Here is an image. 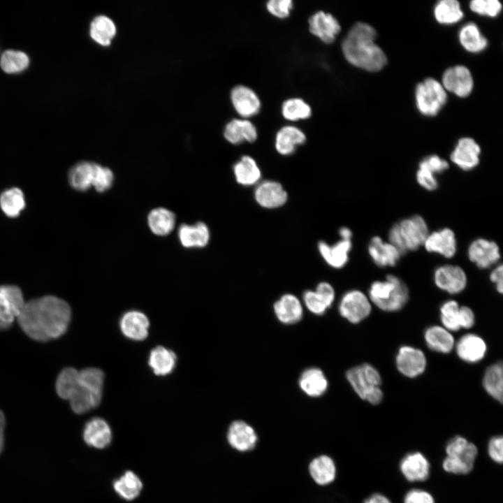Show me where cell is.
I'll use <instances>...</instances> for the list:
<instances>
[{"mask_svg": "<svg viewBox=\"0 0 503 503\" xmlns=\"http://www.w3.org/2000/svg\"><path fill=\"white\" fill-rule=\"evenodd\" d=\"M71 319V307L65 300L54 296H45L26 302L17 322L31 339L47 342L63 335Z\"/></svg>", "mask_w": 503, "mask_h": 503, "instance_id": "6da1fadb", "label": "cell"}, {"mask_svg": "<svg viewBox=\"0 0 503 503\" xmlns=\"http://www.w3.org/2000/svg\"><path fill=\"white\" fill-rule=\"evenodd\" d=\"M104 377L103 372L99 368L77 370L66 367L57 378L56 391L61 398L69 402L75 413L85 414L101 403Z\"/></svg>", "mask_w": 503, "mask_h": 503, "instance_id": "7a4b0ae2", "label": "cell"}, {"mask_svg": "<svg viewBox=\"0 0 503 503\" xmlns=\"http://www.w3.org/2000/svg\"><path fill=\"white\" fill-rule=\"evenodd\" d=\"M375 29L364 22L356 23L342 43V52L352 65L368 71L381 70L387 59L383 50L374 43Z\"/></svg>", "mask_w": 503, "mask_h": 503, "instance_id": "3957f363", "label": "cell"}, {"mask_svg": "<svg viewBox=\"0 0 503 503\" xmlns=\"http://www.w3.org/2000/svg\"><path fill=\"white\" fill-rule=\"evenodd\" d=\"M368 293L370 302L386 312H395L402 309L409 296L406 284L393 275H387L384 280L373 282Z\"/></svg>", "mask_w": 503, "mask_h": 503, "instance_id": "277c9868", "label": "cell"}, {"mask_svg": "<svg viewBox=\"0 0 503 503\" xmlns=\"http://www.w3.org/2000/svg\"><path fill=\"white\" fill-rule=\"evenodd\" d=\"M428 234L425 220L420 215H414L391 226L388 232V242L403 254L423 245Z\"/></svg>", "mask_w": 503, "mask_h": 503, "instance_id": "5b68a950", "label": "cell"}, {"mask_svg": "<svg viewBox=\"0 0 503 503\" xmlns=\"http://www.w3.org/2000/svg\"><path fill=\"white\" fill-rule=\"evenodd\" d=\"M445 453L442 462L444 471L454 475H466L473 470L479 451L475 444L457 435L447 442Z\"/></svg>", "mask_w": 503, "mask_h": 503, "instance_id": "8992f818", "label": "cell"}, {"mask_svg": "<svg viewBox=\"0 0 503 503\" xmlns=\"http://www.w3.org/2000/svg\"><path fill=\"white\" fill-rule=\"evenodd\" d=\"M346 377L356 393L363 400L377 405L381 402L384 394L380 386L379 371L370 363H363L348 370Z\"/></svg>", "mask_w": 503, "mask_h": 503, "instance_id": "52a82bcc", "label": "cell"}, {"mask_svg": "<svg viewBox=\"0 0 503 503\" xmlns=\"http://www.w3.org/2000/svg\"><path fill=\"white\" fill-rule=\"evenodd\" d=\"M446 100V90L440 82L433 78H427L416 87V106L424 115H436Z\"/></svg>", "mask_w": 503, "mask_h": 503, "instance_id": "ba28073f", "label": "cell"}, {"mask_svg": "<svg viewBox=\"0 0 503 503\" xmlns=\"http://www.w3.org/2000/svg\"><path fill=\"white\" fill-rule=\"evenodd\" d=\"M25 302L19 287L0 286V330L9 328L17 320Z\"/></svg>", "mask_w": 503, "mask_h": 503, "instance_id": "9c48e42d", "label": "cell"}, {"mask_svg": "<svg viewBox=\"0 0 503 503\" xmlns=\"http://www.w3.org/2000/svg\"><path fill=\"white\" fill-rule=\"evenodd\" d=\"M340 315L351 323L365 319L372 311L369 298L359 290H350L342 297L339 307Z\"/></svg>", "mask_w": 503, "mask_h": 503, "instance_id": "30bf717a", "label": "cell"}, {"mask_svg": "<svg viewBox=\"0 0 503 503\" xmlns=\"http://www.w3.org/2000/svg\"><path fill=\"white\" fill-rule=\"evenodd\" d=\"M226 440L232 449L240 453H247L256 448L258 437L255 429L249 423L237 419L228 425Z\"/></svg>", "mask_w": 503, "mask_h": 503, "instance_id": "8fae6325", "label": "cell"}, {"mask_svg": "<svg viewBox=\"0 0 503 503\" xmlns=\"http://www.w3.org/2000/svg\"><path fill=\"white\" fill-rule=\"evenodd\" d=\"M395 365L403 376L415 378L425 372L427 360L422 350L411 346L403 345L399 348L396 354Z\"/></svg>", "mask_w": 503, "mask_h": 503, "instance_id": "7c38bea8", "label": "cell"}, {"mask_svg": "<svg viewBox=\"0 0 503 503\" xmlns=\"http://www.w3.org/2000/svg\"><path fill=\"white\" fill-rule=\"evenodd\" d=\"M433 280L439 289L450 294L462 292L467 284V277L464 270L452 264L437 267L433 273Z\"/></svg>", "mask_w": 503, "mask_h": 503, "instance_id": "4fadbf2b", "label": "cell"}, {"mask_svg": "<svg viewBox=\"0 0 503 503\" xmlns=\"http://www.w3.org/2000/svg\"><path fill=\"white\" fill-rule=\"evenodd\" d=\"M399 469L409 482L425 481L430 475L431 465L428 458L420 451H412L404 455L400 461Z\"/></svg>", "mask_w": 503, "mask_h": 503, "instance_id": "5bb4252c", "label": "cell"}, {"mask_svg": "<svg viewBox=\"0 0 503 503\" xmlns=\"http://www.w3.org/2000/svg\"><path fill=\"white\" fill-rule=\"evenodd\" d=\"M467 256L479 268L486 269L498 262L500 251L496 242L480 238L469 244Z\"/></svg>", "mask_w": 503, "mask_h": 503, "instance_id": "9a60e30c", "label": "cell"}, {"mask_svg": "<svg viewBox=\"0 0 503 503\" xmlns=\"http://www.w3.org/2000/svg\"><path fill=\"white\" fill-rule=\"evenodd\" d=\"M445 90L459 97L469 96L473 89V78L469 70L464 66L448 68L443 74L442 85Z\"/></svg>", "mask_w": 503, "mask_h": 503, "instance_id": "2e32d148", "label": "cell"}, {"mask_svg": "<svg viewBox=\"0 0 503 503\" xmlns=\"http://www.w3.org/2000/svg\"><path fill=\"white\" fill-rule=\"evenodd\" d=\"M254 198L262 207L275 209L286 203L288 194L279 182L265 180L258 183L254 191Z\"/></svg>", "mask_w": 503, "mask_h": 503, "instance_id": "e0dca14e", "label": "cell"}, {"mask_svg": "<svg viewBox=\"0 0 503 503\" xmlns=\"http://www.w3.org/2000/svg\"><path fill=\"white\" fill-rule=\"evenodd\" d=\"M423 246L430 253L438 254L446 258H451L457 252L455 235L451 228L439 229L428 234Z\"/></svg>", "mask_w": 503, "mask_h": 503, "instance_id": "ac0fdd59", "label": "cell"}, {"mask_svg": "<svg viewBox=\"0 0 503 503\" xmlns=\"http://www.w3.org/2000/svg\"><path fill=\"white\" fill-rule=\"evenodd\" d=\"M454 347L458 358L467 363L480 362L487 352L485 340L474 333H467L462 336Z\"/></svg>", "mask_w": 503, "mask_h": 503, "instance_id": "d6986e66", "label": "cell"}, {"mask_svg": "<svg viewBox=\"0 0 503 503\" xmlns=\"http://www.w3.org/2000/svg\"><path fill=\"white\" fill-rule=\"evenodd\" d=\"M309 29L325 43H331L340 33L341 27L337 20L330 13L320 10L309 18Z\"/></svg>", "mask_w": 503, "mask_h": 503, "instance_id": "ffe728a7", "label": "cell"}, {"mask_svg": "<svg viewBox=\"0 0 503 503\" xmlns=\"http://www.w3.org/2000/svg\"><path fill=\"white\" fill-rule=\"evenodd\" d=\"M481 148L471 138H462L456 144L451 154V160L460 169L468 171L479 163Z\"/></svg>", "mask_w": 503, "mask_h": 503, "instance_id": "44dd1931", "label": "cell"}, {"mask_svg": "<svg viewBox=\"0 0 503 503\" xmlns=\"http://www.w3.org/2000/svg\"><path fill=\"white\" fill-rule=\"evenodd\" d=\"M119 323L121 332L129 340L141 341L148 335L150 321L142 312L130 310L125 312Z\"/></svg>", "mask_w": 503, "mask_h": 503, "instance_id": "7402d4cb", "label": "cell"}, {"mask_svg": "<svg viewBox=\"0 0 503 503\" xmlns=\"http://www.w3.org/2000/svg\"><path fill=\"white\" fill-rule=\"evenodd\" d=\"M367 249L372 261L381 268L395 265L402 255L391 243L379 236L371 238Z\"/></svg>", "mask_w": 503, "mask_h": 503, "instance_id": "603a6c76", "label": "cell"}, {"mask_svg": "<svg viewBox=\"0 0 503 503\" xmlns=\"http://www.w3.org/2000/svg\"><path fill=\"white\" fill-rule=\"evenodd\" d=\"M112 437V430L109 424L101 418H92L85 425L83 439L89 446L99 449H104L111 443Z\"/></svg>", "mask_w": 503, "mask_h": 503, "instance_id": "cb8c5ba5", "label": "cell"}, {"mask_svg": "<svg viewBox=\"0 0 503 503\" xmlns=\"http://www.w3.org/2000/svg\"><path fill=\"white\" fill-rule=\"evenodd\" d=\"M231 99L237 112L243 117L256 115L261 108L257 94L249 87L237 85L231 92Z\"/></svg>", "mask_w": 503, "mask_h": 503, "instance_id": "d4e9b609", "label": "cell"}, {"mask_svg": "<svg viewBox=\"0 0 503 503\" xmlns=\"http://www.w3.org/2000/svg\"><path fill=\"white\" fill-rule=\"evenodd\" d=\"M308 473L312 481L320 486H326L334 482L337 469L334 460L327 455H320L308 464Z\"/></svg>", "mask_w": 503, "mask_h": 503, "instance_id": "484cf974", "label": "cell"}, {"mask_svg": "<svg viewBox=\"0 0 503 503\" xmlns=\"http://www.w3.org/2000/svg\"><path fill=\"white\" fill-rule=\"evenodd\" d=\"M351 248L352 242L350 240L340 239L333 245L324 241H320L318 244L321 256L330 266L334 268H342L347 264Z\"/></svg>", "mask_w": 503, "mask_h": 503, "instance_id": "4316f807", "label": "cell"}, {"mask_svg": "<svg viewBox=\"0 0 503 503\" xmlns=\"http://www.w3.org/2000/svg\"><path fill=\"white\" fill-rule=\"evenodd\" d=\"M274 312L277 319L285 324L297 323L303 314L300 300L291 293L283 295L275 302Z\"/></svg>", "mask_w": 503, "mask_h": 503, "instance_id": "83f0119b", "label": "cell"}, {"mask_svg": "<svg viewBox=\"0 0 503 503\" xmlns=\"http://www.w3.org/2000/svg\"><path fill=\"white\" fill-rule=\"evenodd\" d=\"M210 230L203 222L193 225L182 224L178 229V238L181 245L187 248L204 247L210 241Z\"/></svg>", "mask_w": 503, "mask_h": 503, "instance_id": "f1b7e54d", "label": "cell"}, {"mask_svg": "<svg viewBox=\"0 0 503 503\" xmlns=\"http://www.w3.org/2000/svg\"><path fill=\"white\" fill-rule=\"evenodd\" d=\"M225 138L232 144L238 145L245 141L254 142L257 138L255 126L247 119H233L224 129Z\"/></svg>", "mask_w": 503, "mask_h": 503, "instance_id": "f546056e", "label": "cell"}, {"mask_svg": "<svg viewBox=\"0 0 503 503\" xmlns=\"http://www.w3.org/2000/svg\"><path fill=\"white\" fill-rule=\"evenodd\" d=\"M424 340L430 349L441 353H449L455 347V340L451 333L440 326L435 325L426 328Z\"/></svg>", "mask_w": 503, "mask_h": 503, "instance_id": "4dcf8cb0", "label": "cell"}, {"mask_svg": "<svg viewBox=\"0 0 503 503\" xmlns=\"http://www.w3.org/2000/svg\"><path fill=\"white\" fill-rule=\"evenodd\" d=\"M298 384L306 395L313 398L323 395L328 386L325 374L316 367L305 370L300 377Z\"/></svg>", "mask_w": 503, "mask_h": 503, "instance_id": "1f68e13d", "label": "cell"}, {"mask_svg": "<svg viewBox=\"0 0 503 503\" xmlns=\"http://www.w3.org/2000/svg\"><path fill=\"white\" fill-rule=\"evenodd\" d=\"M305 141L306 136L300 129L293 126H285L277 133L275 148L282 155H290L298 145H302Z\"/></svg>", "mask_w": 503, "mask_h": 503, "instance_id": "d6a6232c", "label": "cell"}, {"mask_svg": "<svg viewBox=\"0 0 503 503\" xmlns=\"http://www.w3.org/2000/svg\"><path fill=\"white\" fill-rule=\"evenodd\" d=\"M176 363L175 353L162 346L152 349L148 357V364L150 368L158 376L171 374L175 367Z\"/></svg>", "mask_w": 503, "mask_h": 503, "instance_id": "836d02e7", "label": "cell"}, {"mask_svg": "<svg viewBox=\"0 0 503 503\" xmlns=\"http://www.w3.org/2000/svg\"><path fill=\"white\" fill-rule=\"evenodd\" d=\"M233 174L236 182L245 187L258 184L261 171L256 161L249 156H243L233 166Z\"/></svg>", "mask_w": 503, "mask_h": 503, "instance_id": "e575fe53", "label": "cell"}, {"mask_svg": "<svg viewBox=\"0 0 503 503\" xmlns=\"http://www.w3.org/2000/svg\"><path fill=\"white\" fill-rule=\"evenodd\" d=\"M482 385L485 391L494 400H503V367L501 362L493 363L486 370Z\"/></svg>", "mask_w": 503, "mask_h": 503, "instance_id": "d590c367", "label": "cell"}, {"mask_svg": "<svg viewBox=\"0 0 503 503\" xmlns=\"http://www.w3.org/2000/svg\"><path fill=\"white\" fill-rule=\"evenodd\" d=\"M147 224L154 234L166 235L175 227V216L173 212L165 207L154 208L147 216Z\"/></svg>", "mask_w": 503, "mask_h": 503, "instance_id": "8d00e7d4", "label": "cell"}, {"mask_svg": "<svg viewBox=\"0 0 503 503\" xmlns=\"http://www.w3.org/2000/svg\"><path fill=\"white\" fill-rule=\"evenodd\" d=\"M116 33V26L109 17L103 15L96 16L90 24L89 34L92 38L102 45H108Z\"/></svg>", "mask_w": 503, "mask_h": 503, "instance_id": "74e56055", "label": "cell"}, {"mask_svg": "<svg viewBox=\"0 0 503 503\" xmlns=\"http://www.w3.org/2000/svg\"><path fill=\"white\" fill-rule=\"evenodd\" d=\"M113 488L120 497L130 501L140 495L143 483L134 472L126 471L113 482Z\"/></svg>", "mask_w": 503, "mask_h": 503, "instance_id": "f35d334b", "label": "cell"}, {"mask_svg": "<svg viewBox=\"0 0 503 503\" xmlns=\"http://www.w3.org/2000/svg\"><path fill=\"white\" fill-rule=\"evenodd\" d=\"M94 163L81 161L74 165L68 173L71 186L77 191H87L92 184Z\"/></svg>", "mask_w": 503, "mask_h": 503, "instance_id": "ab89813d", "label": "cell"}, {"mask_svg": "<svg viewBox=\"0 0 503 503\" xmlns=\"http://www.w3.org/2000/svg\"><path fill=\"white\" fill-rule=\"evenodd\" d=\"M26 205L25 198L21 189L13 187L3 191L0 195V207L8 217L20 215Z\"/></svg>", "mask_w": 503, "mask_h": 503, "instance_id": "60d3db41", "label": "cell"}, {"mask_svg": "<svg viewBox=\"0 0 503 503\" xmlns=\"http://www.w3.org/2000/svg\"><path fill=\"white\" fill-rule=\"evenodd\" d=\"M459 40L465 50L470 52H479L487 45V39L481 34L478 27L472 22L467 23L459 32Z\"/></svg>", "mask_w": 503, "mask_h": 503, "instance_id": "b9f144b4", "label": "cell"}, {"mask_svg": "<svg viewBox=\"0 0 503 503\" xmlns=\"http://www.w3.org/2000/svg\"><path fill=\"white\" fill-rule=\"evenodd\" d=\"M29 64V56L20 50H7L2 53L0 59L1 69L9 74L22 72Z\"/></svg>", "mask_w": 503, "mask_h": 503, "instance_id": "7bdbcfd3", "label": "cell"}, {"mask_svg": "<svg viewBox=\"0 0 503 503\" xmlns=\"http://www.w3.org/2000/svg\"><path fill=\"white\" fill-rule=\"evenodd\" d=\"M435 17L441 24H451L460 21L463 13L458 1L455 0H442L435 7Z\"/></svg>", "mask_w": 503, "mask_h": 503, "instance_id": "ee69618b", "label": "cell"}, {"mask_svg": "<svg viewBox=\"0 0 503 503\" xmlns=\"http://www.w3.org/2000/svg\"><path fill=\"white\" fill-rule=\"evenodd\" d=\"M460 307L457 301L449 300L443 302L439 308L440 320L443 327L450 332H455L461 329Z\"/></svg>", "mask_w": 503, "mask_h": 503, "instance_id": "f6af8a7d", "label": "cell"}, {"mask_svg": "<svg viewBox=\"0 0 503 503\" xmlns=\"http://www.w3.org/2000/svg\"><path fill=\"white\" fill-rule=\"evenodd\" d=\"M282 113L285 119L296 121L309 118L312 109L302 99L292 98L283 103Z\"/></svg>", "mask_w": 503, "mask_h": 503, "instance_id": "bcb514c9", "label": "cell"}, {"mask_svg": "<svg viewBox=\"0 0 503 503\" xmlns=\"http://www.w3.org/2000/svg\"><path fill=\"white\" fill-rule=\"evenodd\" d=\"M114 175L107 167L94 163L92 187L99 192L108 190L113 183Z\"/></svg>", "mask_w": 503, "mask_h": 503, "instance_id": "7dc6e473", "label": "cell"}, {"mask_svg": "<svg viewBox=\"0 0 503 503\" xmlns=\"http://www.w3.org/2000/svg\"><path fill=\"white\" fill-rule=\"evenodd\" d=\"M469 6L473 12L489 17L497 16L502 10V4L497 0H474Z\"/></svg>", "mask_w": 503, "mask_h": 503, "instance_id": "c3c4849f", "label": "cell"}, {"mask_svg": "<svg viewBox=\"0 0 503 503\" xmlns=\"http://www.w3.org/2000/svg\"><path fill=\"white\" fill-rule=\"evenodd\" d=\"M302 298L306 307L314 314H323L329 308L325 300L315 291H305Z\"/></svg>", "mask_w": 503, "mask_h": 503, "instance_id": "681fc988", "label": "cell"}, {"mask_svg": "<svg viewBox=\"0 0 503 503\" xmlns=\"http://www.w3.org/2000/svg\"><path fill=\"white\" fill-rule=\"evenodd\" d=\"M449 163L437 155L425 157L418 165V168L425 169L434 175L443 173L449 168Z\"/></svg>", "mask_w": 503, "mask_h": 503, "instance_id": "f907efd6", "label": "cell"}, {"mask_svg": "<svg viewBox=\"0 0 503 503\" xmlns=\"http://www.w3.org/2000/svg\"><path fill=\"white\" fill-rule=\"evenodd\" d=\"M403 503H435L433 495L422 488H412L404 495Z\"/></svg>", "mask_w": 503, "mask_h": 503, "instance_id": "816d5d0a", "label": "cell"}, {"mask_svg": "<svg viewBox=\"0 0 503 503\" xmlns=\"http://www.w3.org/2000/svg\"><path fill=\"white\" fill-rule=\"evenodd\" d=\"M268 10L274 16L284 18L289 15L293 8L291 0H270L267 2Z\"/></svg>", "mask_w": 503, "mask_h": 503, "instance_id": "f5cc1de1", "label": "cell"}, {"mask_svg": "<svg viewBox=\"0 0 503 503\" xmlns=\"http://www.w3.org/2000/svg\"><path fill=\"white\" fill-rule=\"evenodd\" d=\"M487 453L489 458L495 463L502 464L503 461V437L502 435L492 437L487 444Z\"/></svg>", "mask_w": 503, "mask_h": 503, "instance_id": "db71d44e", "label": "cell"}, {"mask_svg": "<svg viewBox=\"0 0 503 503\" xmlns=\"http://www.w3.org/2000/svg\"><path fill=\"white\" fill-rule=\"evenodd\" d=\"M416 178L418 184L428 191L437 189L439 184L435 175L423 168H418Z\"/></svg>", "mask_w": 503, "mask_h": 503, "instance_id": "11a10c76", "label": "cell"}, {"mask_svg": "<svg viewBox=\"0 0 503 503\" xmlns=\"http://www.w3.org/2000/svg\"><path fill=\"white\" fill-rule=\"evenodd\" d=\"M314 291L323 298L329 307L332 305L335 293L333 287L329 283L326 282H320Z\"/></svg>", "mask_w": 503, "mask_h": 503, "instance_id": "9f6ffc18", "label": "cell"}, {"mask_svg": "<svg viewBox=\"0 0 503 503\" xmlns=\"http://www.w3.org/2000/svg\"><path fill=\"white\" fill-rule=\"evenodd\" d=\"M460 324L461 328L465 329L471 328L475 324V315L470 307H460Z\"/></svg>", "mask_w": 503, "mask_h": 503, "instance_id": "6f0895ef", "label": "cell"}, {"mask_svg": "<svg viewBox=\"0 0 503 503\" xmlns=\"http://www.w3.org/2000/svg\"><path fill=\"white\" fill-rule=\"evenodd\" d=\"M503 267L502 264L495 267L490 274V279L495 284L496 291L502 293L503 292Z\"/></svg>", "mask_w": 503, "mask_h": 503, "instance_id": "680465c9", "label": "cell"}, {"mask_svg": "<svg viewBox=\"0 0 503 503\" xmlns=\"http://www.w3.org/2000/svg\"><path fill=\"white\" fill-rule=\"evenodd\" d=\"M362 503H393V502L382 493H374L365 498Z\"/></svg>", "mask_w": 503, "mask_h": 503, "instance_id": "91938a15", "label": "cell"}, {"mask_svg": "<svg viewBox=\"0 0 503 503\" xmlns=\"http://www.w3.org/2000/svg\"><path fill=\"white\" fill-rule=\"evenodd\" d=\"M4 428L5 417L3 413L0 410V453L3 448L4 443Z\"/></svg>", "mask_w": 503, "mask_h": 503, "instance_id": "94428289", "label": "cell"}, {"mask_svg": "<svg viewBox=\"0 0 503 503\" xmlns=\"http://www.w3.org/2000/svg\"><path fill=\"white\" fill-rule=\"evenodd\" d=\"M339 234L340 235L341 239L351 240V239L352 237V232L349 228H348L347 227L341 228L340 229Z\"/></svg>", "mask_w": 503, "mask_h": 503, "instance_id": "6125c7cd", "label": "cell"}]
</instances>
